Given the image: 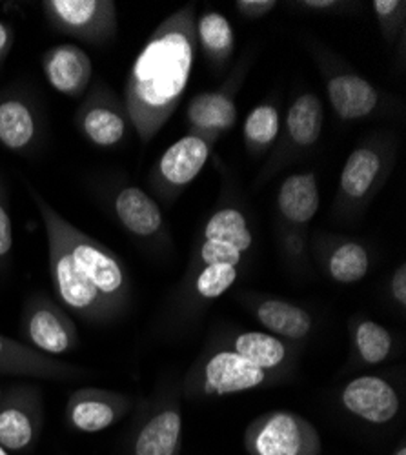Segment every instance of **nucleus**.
Listing matches in <instances>:
<instances>
[{
    "mask_svg": "<svg viewBox=\"0 0 406 455\" xmlns=\"http://www.w3.org/2000/svg\"><path fill=\"white\" fill-rule=\"evenodd\" d=\"M29 197L43 217L50 275L62 308L92 324L115 321L131 300V279L121 257L66 220L35 188Z\"/></svg>",
    "mask_w": 406,
    "mask_h": 455,
    "instance_id": "nucleus-1",
    "label": "nucleus"
},
{
    "mask_svg": "<svg viewBox=\"0 0 406 455\" xmlns=\"http://www.w3.org/2000/svg\"><path fill=\"white\" fill-rule=\"evenodd\" d=\"M195 22V4L164 19L128 73L123 102L142 142L164 128L188 88L199 50Z\"/></svg>",
    "mask_w": 406,
    "mask_h": 455,
    "instance_id": "nucleus-2",
    "label": "nucleus"
},
{
    "mask_svg": "<svg viewBox=\"0 0 406 455\" xmlns=\"http://www.w3.org/2000/svg\"><path fill=\"white\" fill-rule=\"evenodd\" d=\"M284 379L257 368L235 352L213 345L211 352L197 361L182 381L187 399L225 397L283 383Z\"/></svg>",
    "mask_w": 406,
    "mask_h": 455,
    "instance_id": "nucleus-3",
    "label": "nucleus"
},
{
    "mask_svg": "<svg viewBox=\"0 0 406 455\" xmlns=\"http://www.w3.org/2000/svg\"><path fill=\"white\" fill-rule=\"evenodd\" d=\"M244 450L248 455H321L322 441L303 415L272 410L257 415L246 427Z\"/></svg>",
    "mask_w": 406,
    "mask_h": 455,
    "instance_id": "nucleus-4",
    "label": "nucleus"
},
{
    "mask_svg": "<svg viewBox=\"0 0 406 455\" xmlns=\"http://www.w3.org/2000/svg\"><path fill=\"white\" fill-rule=\"evenodd\" d=\"M182 411L179 390H166L142 404L124 455H180Z\"/></svg>",
    "mask_w": 406,
    "mask_h": 455,
    "instance_id": "nucleus-5",
    "label": "nucleus"
},
{
    "mask_svg": "<svg viewBox=\"0 0 406 455\" xmlns=\"http://www.w3.org/2000/svg\"><path fill=\"white\" fill-rule=\"evenodd\" d=\"M253 235L246 215L235 208L227 206L217 210L206 222L201 241L192 253L188 274L204 267H230L241 268L244 253L250 251Z\"/></svg>",
    "mask_w": 406,
    "mask_h": 455,
    "instance_id": "nucleus-6",
    "label": "nucleus"
},
{
    "mask_svg": "<svg viewBox=\"0 0 406 455\" xmlns=\"http://www.w3.org/2000/svg\"><path fill=\"white\" fill-rule=\"evenodd\" d=\"M43 10L55 29L93 46L114 39L119 28L112 0H46Z\"/></svg>",
    "mask_w": 406,
    "mask_h": 455,
    "instance_id": "nucleus-7",
    "label": "nucleus"
},
{
    "mask_svg": "<svg viewBox=\"0 0 406 455\" xmlns=\"http://www.w3.org/2000/svg\"><path fill=\"white\" fill-rule=\"evenodd\" d=\"M22 331L28 345L50 357L79 347V330L69 314L44 293L31 295L22 312Z\"/></svg>",
    "mask_w": 406,
    "mask_h": 455,
    "instance_id": "nucleus-8",
    "label": "nucleus"
},
{
    "mask_svg": "<svg viewBox=\"0 0 406 455\" xmlns=\"http://www.w3.org/2000/svg\"><path fill=\"white\" fill-rule=\"evenodd\" d=\"M44 427L41 390L19 383L3 390L0 397V446L22 453L35 446Z\"/></svg>",
    "mask_w": 406,
    "mask_h": 455,
    "instance_id": "nucleus-9",
    "label": "nucleus"
},
{
    "mask_svg": "<svg viewBox=\"0 0 406 455\" xmlns=\"http://www.w3.org/2000/svg\"><path fill=\"white\" fill-rule=\"evenodd\" d=\"M76 124L93 146L115 148L126 139L130 117L123 99L112 88L95 83L77 111Z\"/></svg>",
    "mask_w": 406,
    "mask_h": 455,
    "instance_id": "nucleus-10",
    "label": "nucleus"
},
{
    "mask_svg": "<svg viewBox=\"0 0 406 455\" xmlns=\"http://www.w3.org/2000/svg\"><path fill=\"white\" fill-rule=\"evenodd\" d=\"M339 403L345 411L355 417L357 421L374 427H386L394 423L402 406V399L395 385L390 383L386 377L374 373L359 375L348 381L339 394Z\"/></svg>",
    "mask_w": 406,
    "mask_h": 455,
    "instance_id": "nucleus-11",
    "label": "nucleus"
},
{
    "mask_svg": "<svg viewBox=\"0 0 406 455\" xmlns=\"http://www.w3.org/2000/svg\"><path fill=\"white\" fill-rule=\"evenodd\" d=\"M128 395L102 388H79L66 403V423L81 434H97L112 428L130 413Z\"/></svg>",
    "mask_w": 406,
    "mask_h": 455,
    "instance_id": "nucleus-12",
    "label": "nucleus"
},
{
    "mask_svg": "<svg viewBox=\"0 0 406 455\" xmlns=\"http://www.w3.org/2000/svg\"><path fill=\"white\" fill-rule=\"evenodd\" d=\"M217 139L190 132L173 142L159 159L154 182L164 192H179L188 186L206 166Z\"/></svg>",
    "mask_w": 406,
    "mask_h": 455,
    "instance_id": "nucleus-13",
    "label": "nucleus"
},
{
    "mask_svg": "<svg viewBox=\"0 0 406 455\" xmlns=\"http://www.w3.org/2000/svg\"><path fill=\"white\" fill-rule=\"evenodd\" d=\"M217 347L228 348L257 368L286 379L298 361L299 350L293 343L268 331H228L215 340Z\"/></svg>",
    "mask_w": 406,
    "mask_h": 455,
    "instance_id": "nucleus-14",
    "label": "nucleus"
},
{
    "mask_svg": "<svg viewBox=\"0 0 406 455\" xmlns=\"http://www.w3.org/2000/svg\"><path fill=\"white\" fill-rule=\"evenodd\" d=\"M319 206V186L312 172L295 173L283 180L277 194V208L283 220L293 230V235L286 241V251L293 262H299L305 251V244L295 235V230L305 228L315 217Z\"/></svg>",
    "mask_w": 406,
    "mask_h": 455,
    "instance_id": "nucleus-15",
    "label": "nucleus"
},
{
    "mask_svg": "<svg viewBox=\"0 0 406 455\" xmlns=\"http://www.w3.org/2000/svg\"><path fill=\"white\" fill-rule=\"evenodd\" d=\"M0 373L46 379V381H71V379L86 377L88 370L41 354L12 337L0 335Z\"/></svg>",
    "mask_w": 406,
    "mask_h": 455,
    "instance_id": "nucleus-16",
    "label": "nucleus"
},
{
    "mask_svg": "<svg viewBox=\"0 0 406 455\" xmlns=\"http://www.w3.org/2000/svg\"><path fill=\"white\" fill-rule=\"evenodd\" d=\"M243 305L265 330L288 343H303L314 330V315L303 308L272 295H243Z\"/></svg>",
    "mask_w": 406,
    "mask_h": 455,
    "instance_id": "nucleus-17",
    "label": "nucleus"
},
{
    "mask_svg": "<svg viewBox=\"0 0 406 455\" xmlns=\"http://www.w3.org/2000/svg\"><path fill=\"white\" fill-rule=\"evenodd\" d=\"M43 121L31 99L20 92H0V146L26 154L39 144Z\"/></svg>",
    "mask_w": 406,
    "mask_h": 455,
    "instance_id": "nucleus-18",
    "label": "nucleus"
},
{
    "mask_svg": "<svg viewBox=\"0 0 406 455\" xmlns=\"http://www.w3.org/2000/svg\"><path fill=\"white\" fill-rule=\"evenodd\" d=\"M43 73L55 92L77 99L92 86L93 62L83 48L59 44L43 55Z\"/></svg>",
    "mask_w": 406,
    "mask_h": 455,
    "instance_id": "nucleus-19",
    "label": "nucleus"
},
{
    "mask_svg": "<svg viewBox=\"0 0 406 455\" xmlns=\"http://www.w3.org/2000/svg\"><path fill=\"white\" fill-rule=\"evenodd\" d=\"M237 77H232L220 90L203 92L195 95L188 108L187 119L190 130L195 133H203L213 139H219L223 133L230 132L237 123Z\"/></svg>",
    "mask_w": 406,
    "mask_h": 455,
    "instance_id": "nucleus-20",
    "label": "nucleus"
},
{
    "mask_svg": "<svg viewBox=\"0 0 406 455\" xmlns=\"http://www.w3.org/2000/svg\"><path fill=\"white\" fill-rule=\"evenodd\" d=\"M326 93L343 121H361L378 109L379 92L354 71H336L326 77Z\"/></svg>",
    "mask_w": 406,
    "mask_h": 455,
    "instance_id": "nucleus-21",
    "label": "nucleus"
},
{
    "mask_svg": "<svg viewBox=\"0 0 406 455\" xmlns=\"http://www.w3.org/2000/svg\"><path fill=\"white\" fill-rule=\"evenodd\" d=\"M114 212L126 232L139 239L157 237L163 230L159 204L137 186H124L114 196Z\"/></svg>",
    "mask_w": 406,
    "mask_h": 455,
    "instance_id": "nucleus-22",
    "label": "nucleus"
},
{
    "mask_svg": "<svg viewBox=\"0 0 406 455\" xmlns=\"http://www.w3.org/2000/svg\"><path fill=\"white\" fill-rule=\"evenodd\" d=\"M385 166V154L379 148H355L341 172V196L350 203L364 201L379 186Z\"/></svg>",
    "mask_w": 406,
    "mask_h": 455,
    "instance_id": "nucleus-23",
    "label": "nucleus"
},
{
    "mask_svg": "<svg viewBox=\"0 0 406 455\" xmlns=\"http://www.w3.org/2000/svg\"><path fill=\"white\" fill-rule=\"evenodd\" d=\"M324 124V108L321 99L315 93H301L295 99L284 121L286 140L291 149H310L322 133Z\"/></svg>",
    "mask_w": 406,
    "mask_h": 455,
    "instance_id": "nucleus-24",
    "label": "nucleus"
},
{
    "mask_svg": "<svg viewBox=\"0 0 406 455\" xmlns=\"http://www.w3.org/2000/svg\"><path fill=\"white\" fill-rule=\"evenodd\" d=\"M350 340L354 357L362 366H379L394 352V337L379 323L357 317L350 323Z\"/></svg>",
    "mask_w": 406,
    "mask_h": 455,
    "instance_id": "nucleus-25",
    "label": "nucleus"
},
{
    "mask_svg": "<svg viewBox=\"0 0 406 455\" xmlns=\"http://www.w3.org/2000/svg\"><path fill=\"white\" fill-rule=\"evenodd\" d=\"M322 267L334 283L355 284L370 272L372 260L370 253L362 244L355 241H339L326 251Z\"/></svg>",
    "mask_w": 406,
    "mask_h": 455,
    "instance_id": "nucleus-26",
    "label": "nucleus"
},
{
    "mask_svg": "<svg viewBox=\"0 0 406 455\" xmlns=\"http://www.w3.org/2000/svg\"><path fill=\"white\" fill-rule=\"evenodd\" d=\"M197 46L215 66H225L235 48V33L230 20L219 12H206L195 22Z\"/></svg>",
    "mask_w": 406,
    "mask_h": 455,
    "instance_id": "nucleus-27",
    "label": "nucleus"
},
{
    "mask_svg": "<svg viewBox=\"0 0 406 455\" xmlns=\"http://www.w3.org/2000/svg\"><path fill=\"white\" fill-rule=\"evenodd\" d=\"M244 142L251 151H267L281 133V116L274 104L255 106L243 126Z\"/></svg>",
    "mask_w": 406,
    "mask_h": 455,
    "instance_id": "nucleus-28",
    "label": "nucleus"
},
{
    "mask_svg": "<svg viewBox=\"0 0 406 455\" xmlns=\"http://www.w3.org/2000/svg\"><path fill=\"white\" fill-rule=\"evenodd\" d=\"M372 10L378 17L381 33L386 41H395L399 31L404 28V0H374Z\"/></svg>",
    "mask_w": 406,
    "mask_h": 455,
    "instance_id": "nucleus-29",
    "label": "nucleus"
},
{
    "mask_svg": "<svg viewBox=\"0 0 406 455\" xmlns=\"http://www.w3.org/2000/svg\"><path fill=\"white\" fill-rule=\"evenodd\" d=\"M13 248V224L10 217V203L6 184L0 179V264L6 262Z\"/></svg>",
    "mask_w": 406,
    "mask_h": 455,
    "instance_id": "nucleus-30",
    "label": "nucleus"
},
{
    "mask_svg": "<svg viewBox=\"0 0 406 455\" xmlns=\"http://www.w3.org/2000/svg\"><path fill=\"white\" fill-rule=\"evenodd\" d=\"M279 4L275 0H237L235 8L237 12L248 19V20H257L267 17L270 12H274Z\"/></svg>",
    "mask_w": 406,
    "mask_h": 455,
    "instance_id": "nucleus-31",
    "label": "nucleus"
},
{
    "mask_svg": "<svg viewBox=\"0 0 406 455\" xmlns=\"http://www.w3.org/2000/svg\"><path fill=\"white\" fill-rule=\"evenodd\" d=\"M390 297L399 307V310H406V267L401 264L399 268H395V272L392 274L390 279Z\"/></svg>",
    "mask_w": 406,
    "mask_h": 455,
    "instance_id": "nucleus-32",
    "label": "nucleus"
},
{
    "mask_svg": "<svg viewBox=\"0 0 406 455\" xmlns=\"http://www.w3.org/2000/svg\"><path fill=\"white\" fill-rule=\"evenodd\" d=\"M13 44H15V33L12 26L0 20V66H3V62L10 55Z\"/></svg>",
    "mask_w": 406,
    "mask_h": 455,
    "instance_id": "nucleus-33",
    "label": "nucleus"
},
{
    "mask_svg": "<svg viewBox=\"0 0 406 455\" xmlns=\"http://www.w3.org/2000/svg\"><path fill=\"white\" fill-rule=\"evenodd\" d=\"M310 12H331L338 10L341 4L336 3V0H306V3H299Z\"/></svg>",
    "mask_w": 406,
    "mask_h": 455,
    "instance_id": "nucleus-34",
    "label": "nucleus"
},
{
    "mask_svg": "<svg viewBox=\"0 0 406 455\" xmlns=\"http://www.w3.org/2000/svg\"><path fill=\"white\" fill-rule=\"evenodd\" d=\"M392 455H406V444H404V441H401V443L397 444V448L394 450Z\"/></svg>",
    "mask_w": 406,
    "mask_h": 455,
    "instance_id": "nucleus-35",
    "label": "nucleus"
},
{
    "mask_svg": "<svg viewBox=\"0 0 406 455\" xmlns=\"http://www.w3.org/2000/svg\"><path fill=\"white\" fill-rule=\"evenodd\" d=\"M0 455H10V451L4 446H0Z\"/></svg>",
    "mask_w": 406,
    "mask_h": 455,
    "instance_id": "nucleus-36",
    "label": "nucleus"
},
{
    "mask_svg": "<svg viewBox=\"0 0 406 455\" xmlns=\"http://www.w3.org/2000/svg\"><path fill=\"white\" fill-rule=\"evenodd\" d=\"M0 397H3V387H0Z\"/></svg>",
    "mask_w": 406,
    "mask_h": 455,
    "instance_id": "nucleus-37",
    "label": "nucleus"
}]
</instances>
